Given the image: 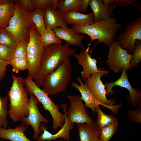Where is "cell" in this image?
Segmentation results:
<instances>
[{"label":"cell","mask_w":141,"mask_h":141,"mask_svg":"<svg viewBox=\"0 0 141 141\" xmlns=\"http://www.w3.org/2000/svg\"><path fill=\"white\" fill-rule=\"evenodd\" d=\"M72 27L76 33L84 34L89 36L91 42L94 40H98L95 45L102 43L109 47L116 41L117 33L122 26L116 18L111 17L92 24Z\"/></svg>","instance_id":"6da1fadb"},{"label":"cell","mask_w":141,"mask_h":141,"mask_svg":"<svg viewBox=\"0 0 141 141\" xmlns=\"http://www.w3.org/2000/svg\"><path fill=\"white\" fill-rule=\"evenodd\" d=\"M76 50L70 47L67 43L63 44H52L44 48L42 55L40 68L33 80L39 87H42L44 77L60 66L67 58L74 56Z\"/></svg>","instance_id":"7a4b0ae2"},{"label":"cell","mask_w":141,"mask_h":141,"mask_svg":"<svg viewBox=\"0 0 141 141\" xmlns=\"http://www.w3.org/2000/svg\"><path fill=\"white\" fill-rule=\"evenodd\" d=\"M11 76L13 83L7 91L10 102L7 113L13 121L16 122L28 116L30 99L24 86V79L13 74Z\"/></svg>","instance_id":"3957f363"},{"label":"cell","mask_w":141,"mask_h":141,"mask_svg":"<svg viewBox=\"0 0 141 141\" xmlns=\"http://www.w3.org/2000/svg\"><path fill=\"white\" fill-rule=\"evenodd\" d=\"M72 70L71 60L67 58L57 69L44 77L42 90L50 96L65 92L71 80Z\"/></svg>","instance_id":"277c9868"},{"label":"cell","mask_w":141,"mask_h":141,"mask_svg":"<svg viewBox=\"0 0 141 141\" xmlns=\"http://www.w3.org/2000/svg\"><path fill=\"white\" fill-rule=\"evenodd\" d=\"M15 3L14 14L5 29L13 34L18 43L22 41L27 44L33 23L20 0L15 1Z\"/></svg>","instance_id":"5b68a950"},{"label":"cell","mask_w":141,"mask_h":141,"mask_svg":"<svg viewBox=\"0 0 141 141\" xmlns=\"http://www.w3.org/2000/svg\"><path fill=\"white\" fill-rule=\"evenodd\" d=\"M24 86L27 91L34 95L39 102L42 104L44 110L49 112L53 120V128L57 130L59 127L61 128L65 121V115L59 111V106L56 104L29 76H27L24 79Z\"/></svg>","instance_id":"8992f818"},{"label":"cell","mask_w":141,"mask_h":141,"mask_svg":"<svg viewBox=\"0 0 141 141\" xmlns=\"http://www.w3.org/2000/svg\"><path fill=\"white\" fill-rule=\"evenodd\" d=\"M44 48L41 42L40 35L33 24L27 45V61L29 66L27 76L33 80L35 78L40 70Z\"/></svg>","instance_id":"52a82bcc"},{"label":"cell","mask_w":141,"mask_h":141,"mask_svg":"<svg viewBox=\"0 0 141 141\" xmlns=\"http://www.w3.org/2000/svg\"><path fill=\"white\" fill-rule=\"evenodd\" d=\"M107 62L110 69L115 73L121 71L123 69L127 71L131 69L130 62L132 55L129 54L122 48L118 40L109 47Z\"/></svg>","instance_id":"ba28073f"},{"label":"cell","mask_w":141,"mask_h":141,"mask_svg":"<svg viewBox=\"0 0 141 141\" xmlns=\"http://www.w3.org/2000/svg\"><path fill=\"white\" fill-rule=\"evenodd\" d=\"M117 38L121 47L129 54H132L136 48L135 41H141V16L134 21L127 23L125 29L117 35Z\"/></svg>","instance_id":"9c48e42d"},{"label":"cell","mask_w":141,"mask_h":141,"mask_svg":"<svg viewBox=\"0 0 141 141\" xmlns=\"http://www.w3.org/2000/svg\"><path fill=\"white\" fill-rule=\"evenodd\" d=\"M98 71L88 77L85 81L95 97L102 103L109 105H114L116 100L114 98L108 99L106 97L107 92L105 85L101 80L102 76H106L109 71L102 68H98Z\"/></svg>","instance_id":"30bf717a"},{"label":"cell","mask_w":141,"mask_h":141,"mask_svg":"<svg viewBox=\"0 0 141 141\" xmlns=\"http://www.w3.org/2000/svg\"><path fill=\"white\" fill-rule=\"evenodd\" d=\"M30 95V103L28 107L29 112L27 117L23 118L21 121L28 126H31L34 130L33 137L37 139L42 132L39 129L41 123L47 124L49 121L43 117L40 113L38 107V104L40 103L32 93L28 92Z\"/></svg>","instance_id":"8fae6325"},{"label":"cell","mask_w":141,"mask_h":141,"mask_svg":"<svg viewBox=\"0 0 141 141\" xmlns=\"http://www.w3.org/2000/svg\"><path fill=\"white\" fill-rule=\"evenodd\" d=\"M121 76L117 80L112 82L105 83L106 95H112L114 91L112 90L113 87L115 86H119L128 90L129 95L127 96V98L131 106L134 107L141 102V91L138 88H133L130 84L128 78L127 71L123 69L121 71Z\"/></svg>","instance_id":"7c38bea8"},{"label":"cell","mask_w":141,"mask_h":141,"mask_svg":"<svg viewBox=\"0 0 141 141\" xmlns=\"http://www.w3.org/2000/svg\"><path fill=\"white\" fill-rule=\"evenodd\" d=\"M67 98L70 101V105L67 110H66L65 113L72 122L79 124L93 122L87 113L80 95H70Z\"/></svg>","instance_id":"4fadbf2b"},{"label":"cell","mask_w":141,"mask_h":141,"mask_svg":"<svg viewBox=\"0 0 141 141\" xmlns=\"http://www.w3.org/2000/svg\"><path fill=\"white\" fill-rule=\"evenodd\" d=\"M77 80L79 85L76 82H73L71 84V86L79 91L81 98L85 102L84 105L86 108H90L95 114L96 112V108L100 105H102L103 108H107L110 109L114 114H117L119 109L121 107V104L109 105L102 103L95 97L87 86L85 83H83L80 77H77Z\"/></svg>","instance_id":"5bb4252c"},{"label":"cell","mask_w":141,"mask_h":141,"mask_svg":"<svg viewBox=\"0 0 141 141\" xmlns=\"http://www.w3.org/2000/svg\"><path fill=\"white\" fill-rule=\"evenodd\" d=\"M60 106L62 109L65 115L64 123L61 129L56 133L52 134L47 130V127L44 124L41 123L39 126V129L43 133H42L37 139V141H50L56 139L61 138L69 141L70 139V130L74 127V124L67 117L65 113L68 105L67 103L61 104Z\"/></svg>","instance_id":"9a60e30c"},{"label":"cell","mask_w":141,"mask_h":141,"mask_svg":"<svg viewBox=\"0 0 141 141\" xmlns=\"http://www.w3.org/2000/svg\"><path fill=\"white\" fill-rule=\"evenodd\" d=\"M90 44L86 49L81 50L79 54L75 53L74 56L78 64L81 65L83 70L81 72L82 78L85 81L87 78L92 74L98 72L96 59L92 58L89 54Z\"/></svg>","instance_id":"2e32d148"},{"label":"cell","mask_w":141,"mask_h":141,"mask_svg":"<svg viewBox=\"0 0 141 141\" xmlns=\"http://www.w3.org/2000/svg\"><path fill=\"white\" fill-rule=\"evenodd\" d=\"M43 15L46 29L53 30L56 27H68L63 15L53 5H49L44 9Z\"/></svg>","instance_id":"e0dca14e"},{"label":"cell","mask_w":141,"mask_h":141,"mask_svg":"<svg viewBox=\"0 0 141 141\" xmlns=\"http://www.w3.org/2000/svg\"><path fill=\"white\" fill-rule=\"evenodd\" d=\"M56 35L60 39L67 43L78 47L80 49H85L82 42L85 38L84 35L77 34L72 28L68 27H56L53 29Z\"/></svg>","instance_id":"ac0fdd59"},{"label":"cell","mask_w":141,"mask_h":141,"mask_svg":"<svg viewBox=\"0 0 141 141\" xmlns=\"http://www.w3.org/2000/svg\"><path fill=\"white\" fill-rule=\"evenodd\" d=\"M89 5L92 11L94 22L113 17V11L116 7L115 4L105 5L102 0H91Z\"/></svg>","instance_id":"d6986e66"},{"label":"cell","mask_w":141,"mask_h":141,"mask_svg":"<svg viewBox=\"0 0 141 141\" xmlns=\"http://www.w3.org/2000/svg\"><path fill=\"white\" fill-rule=\"evenodd\" d=\"M28 126L23 123L14 128L8 127L5 129L0 126V138L11 141H37L29 139L25 134Z\"/></svg>","instance_id":"ffe728a7"},{"label":"cell","mask_w":141,"mask_h":141,"mask_svg":"<svg viewBox=\"0 0 141 141\" xmlns=\"http://www.w3.org/2000/svg\"><path fill=\"white\" fill-rule=\"evenodd\" d=\"M80 141H97L99 138L100 130L96 123L77 124Z\"/></svg>","instance_id":"44dd1931"},{"label":"cell","mask_w":141,"mask_h":141,"mask_svg":"<svg viewBox=\"0 0 141 141\" xmlns=\"http://www.w3.org/2000/svg\"><path fill=\"white\" fill-rule=\"evenodd\" d=\"M67 24L76 26L91 24L94 23L92 12L84 14L75 10H70L63 15Z\"/></svg>","instance_id":"7402d4cb"},{"label":"cell","mask_w":141,"mask_h":141,"mask_svg":"<svg viewBox=\"0 0 141 141\" xmlns=\"http://www.w3.org/2000/svg\"><path fill=\"white\" fill-rule=\"evenodd\" d=\"M14 1L0 4V30L8 26L15 9Z\"/></svg>","instance_id":"603a6c76"},{"label":"cell","mask_w":141,"mask_h":141,"mask_svg":"<svg viewBox=\"0 0 141 141\" xmlns=\"http://www.w3.org/2000/svg\"><path fill=\"white\" fill-rule=\"evenodd\" d=\"M28 14L41 37L46 29L44 18V9H35L32 11L28 12Z\"/></svg>","instance_id":"cb8c5ba5"},{"label":"cell","mask_w":141,"mask_h":141,"mask_svg":"<svg viewBox=\"0 0 141 141\" xmlns=\"http://www.w3.org/2000/svg\"><path fill=\"white\" fill-rule=\"evenodd\" d=\"M81 0H57L56 6L58 11L63 15L71 10L80 11Z\"/></svg>","instance_id":"d4e9b609"},{"label":"cell","mask_w":141,"mask_h":141,"mask_svg":"<svg viewBox=\"0 0 141 141\" xmlns=\"http://www.w3.org/2000/svg\"><path fill=\"white\" fill-rule=\"evenodd\" d=\"M42 44L44 48L52 44H61L62 41L55 34L52 29H46L40 37Z\"/></svg>","instance_id":"484cf974"},{"label":"cell","mask_w":141,"mask_h":141,"mask_svg":"<svg viewBox=\"0 0 141 141\" xmlns=\"http://www.w3.org/2000/svg\"><path fill=\"white\" fill-rule=\"evenodd\" d=\"M97 117L96 124L99 130L116 120L113 115H109L104 113L100 109L99 106L96 108Z\"/></svg>","instance_id":"4316f807"},{"label":"cell","mask_w":141,"mask_h":141,"mask_svg":"<svg viewBox=\"0 0 141 141\" xmlns=\"http://www.w3.org/2000/svg\"><path fill=\"white\" fill-rule=\"evenodd\" d=\"M18 43L13 34L5 29L0 30V44L15 49Z\"/></svg>","instance_id":"83f0119b"},{"label":"cell","mask_w":141,"mask_h":141,"mask_svg":"<svg viewBox=\"0 0 141 141\" xmlns=\"http://www.w3.org/2000/svg\"><path fill=\"white\" fill-rule=\"evenodd\" d=\"M118 123L116 120L100 130L99 138L101 141H109L117 131Z\"/></svg>","instance_id":"f1b7e54d"},{"label":"cell","mask_w":141,"mask_h":141,"mask_svg":"<svg viewBox=\"0 0 141 141\" xmlns=\"http://www.w3.org/2000/svg\"><path fill=\"white\" fill-rule=\"evenodd\" d=\"M9 100L8 96H0V126L5 129L8 126L7 105Z\"/></svg>","instance_id":"f546056e"},{"label":"cell","mask_w":141,"mask_h":141,"mask_svg":"<svg viewBox=\"0 0 141 141\" xmlns=\"http://www.w3.org/2000/svg\"><path fill=\"white\" fill-rule=\"evenodd\" d=\"M10 64L13 68L12 71L16 73L21 70L28 69V64L27 60L24 58L14 57L9 61Z\"/></svg>","instance_id":"4dcf8cb0"},{"label":"cell","mask_w":141,"mask_h":141,"mask_svg":"<svg viewBox=\"0 0 141 141\" xmlns=\"http://www.w3.org/2000/svg\"><path fill=\"white\" fill-rule=\"evenodd\" d=\"M135 44L136 48L132 54V58L130 63L131 68L137 67L141 61V41L136 40Z\"/></svg>","instance_id":"1f68e13d"},{"label":"cell","mask_w":141,"mask_h":141,"mask_svg":"<svg viewBox=\"0 0 141 141\" xmlns=\"http://www.w3.org/2000/svg\"><path fill=\"white\" fill-rule=\"evenodd\" d=\"M15 49L0 44V59L10 61L14 57Z\"/></svg>","instance_id":"d6a6232c"},{"label":"cell","mask_w":141,"mask_h":141,"mask_svg":"<svg viewBox=\"0 0 141 141\" xmlns=\"http://www.w3.org/2000/svg\"><path fill=\"white\" fill-rule=\"evenodd\" d=\"M27 45L22 41L18 43L15 49L14 58H22L27 60Z\"/></svg>","instance_id":"836d02e7"},{"label":"cell","mask_w":141,"mask_h":141,"mask_svg":"<svg viewBox=\"0 0 141 141\" xmlns=\"http://www.w3.org/2000/svg\"><path fill=\"white\" fill-rule=\"evenodd\" d=\"M127 115L132 122L141 123V107L134 110H128Z\"/></svg>","instance_id":"e575fe53"},{"label":"cell","mask_w":141,"mask_h":141,"mask_svg":"<svg viewBox=\"0 0 141 141\" xmlns=\"http://www.w3.org/2000/svg\"><path fill=\"white\" fill-rule=\"evenodd\" d=\"M35 9H44L47 6L53 5L54 0H32Z\"/></svg>","instance_id":"d590c367"},{"label":"cell","mask_w":141,"mask_h":141,"mask_svg":"<svg viewBox=\"0 0 141 141\" xmlns=\"http://www.w3.org/2000/svg\"><path fill=\"white\" fill-rule=\"evenodd\" d=\"M137 0H113V3L121 7H125L129 5H133Z\"/></svg>","instance_id":"8d00e7d4"},{"label":"cell","mask_w":141,"mask_h":141,"mask_svg":"<svg viewBox=\"0 0 141 141\" xmlns=\"http://www.w3.org/2000/svg\"><path fill=\"white\" fill-rule=\"evenodd\" d=\"M20 1L28 12L32 11L35 9L32 0H20Z\"/></svg>","instance_id":"74e56055"},{"label":"cell","mask_w":141,"mask_h":141,"mask_svg":"<svg viewBox=\"0 0 141 141\" xmlns=\"http://www.w3.org/2000/svg\"><path fill=\"white\" fill-rule=\"evenodd\" d=\"M90 1L91 0H81V12L83 13H85L86 12Z\"/></svg>","instance_id":"f35d334b"},{"label":"cell","mask_w":141,"mask_h":141,"mask_svg":"<svg viewBox=\"0 0 141 141\" xmlns=\"http://www.w3.org/2000/svg\"><path fill=\"white\" fill-rule=\"evenodd\" d=\"M7 71L6 67H0V80H2L3 78L5 76Z\"/></svg>","instance_id":"ab89813d"},{"label":"cell","mask_w":141,"mask_h":141,"mask_svg":"<svg viewBox=\"0 0 141 141\" xmlns=\"http://www.w3.org/2000/svg\"><path fill=\"white\" fill-rule=\"evenodd\" d=\"M9 64V61H5L0 59V67H6Z\"/></svg>","instance_id":"60d3db41"},{"label":"cell","mask_w":141,"mask_h":141,"mask_svg":"<svg viewBox=\"0 0 141 141\" xmlns=\"http://www.w3.org/2000/svg\"><path fill=\"white\" fill-rule=\"evenodd\" d=\"M102 1L105 5H111L113 3V0H103Z\"/></svg>","instance_id":"b9f144b4"},{"label":"cell","mask_w":141,"mask_h":141,"mask_svg":"<svg viewBox=\"0 0 141 141\" xmlns=\"http://www.w3.org/2000/svg\"><path fill=\"white\" fill-rule=\"evenodd\" d=\"M12 1L11 0H0V4L4 2H11Z\"/></svg>","instance_id":"7bdbcfd3"},{"label":"cell","mask_w":141,"mask_h":141,"mask_svg":"<svg viewBox=\"0 0 141 141\" xmlns=\"http://www.w3.org/2000/svg\"><path fill=\"white\" fill-rule=\"evenodd\" d=\"M97 141H101V140L99 138L98 139Z\"/></svg>","instance_id":"ee69618b"},{"label":"cell","mask_w":141,"mask_h":141,"mask_svg":"<svg viewBox=\"0 0 141 141\" xmlns=\"http://www.w3.org/2000/svg\"><path fill=\"white\" fill-rule=\"evenodd\" d=\"M60 141H64L61 140Z\"/></svg>","instance_id":"f6af8a7d"}]
</instances>
